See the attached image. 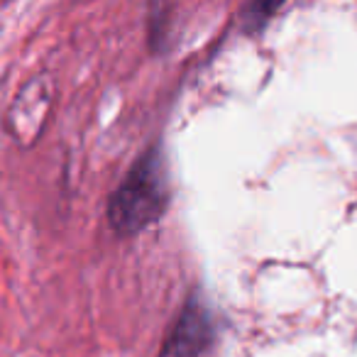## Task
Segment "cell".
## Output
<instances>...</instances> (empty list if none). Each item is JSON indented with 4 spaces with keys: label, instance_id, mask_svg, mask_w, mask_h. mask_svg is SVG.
<instances>
[{
    "label": "cell",
    "instance_id": "cell-1",
    "mask_svg": "<svg viewBox=\"0 0 357 357\" xmlns=\"http://www.w3.org/2000/svg\"><path fill=\"white\" fill-rule=\"evenodd\" d=\"M172 199L167 167L159 147H149L130 167L108 204V223L120 238L142 233L164 215Z\"/></svg>",
    "mask_w": 357,
    "mask_h": 357
},
{
    "label": "cell",
    "instance_id": "cell-2",
    "mask_svg": "<svg viewBox=\"0 0 357 357\" xmlns=\"http://www.w3.org/2000/svg\"><path fill=\"white\" fill-rule=\"evenodd\" d=\"M54 105V81L50 76L30 79L13 100L8 110V130L20 144H35L50 123Z\"/></svg>",
    "mask_w": 357,
    "mask_h": 357
},
{
    "label": "cell",
    "instance_id": "cell-3",
    "mask_svg": "<svg viewBox=\"0 0 357 357\" xmlns=\"http://www.w3.org/2000/svg\"><path fill=\"white\" fill-rule=\"evenodd\" d=\"M213 333L208 306L199 296H189L164 337L159 357H204L213 345Z\"/></svg>",
    "mask_w": 357,
    "mask_h": 357
}]
</instances>
